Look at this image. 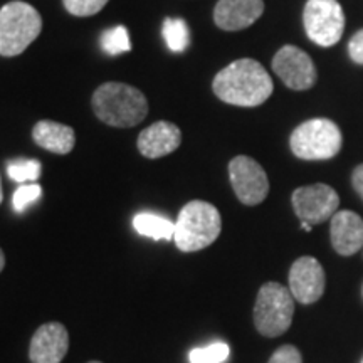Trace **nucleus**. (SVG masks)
<instances>
[{
	"mask_svg": "<svg viewBox=\"0 0 363 363\" xmlns=\"http://www.w3.org/2000/svg\"><path fill=\"white\" fill-rule=\"evenodd\" d=\"M340 197L337 190L326 184L299 187L293 194V207L301 222L321 224L338 212Z\"/></svg>",
	"mask_w": 363,
	"mask_h": 363,
	"instance_id": "obj_9",
	"label": "nucleus"
},
{
	"mask_svg": "<svg viewBox=\"0 0 363 363\" xmlns=\"http://www.w3.org/2000/svg\"><path fill=\"white\" fill-rule=\"evenodd\" d=\"M33 138L44 150L57 153V155H66L74 148L76 133L71 126L43 120L34 126Z\"/></svg>",
	"mask_w": 363,
	"mask_h": 363,
	"instance_id": "obj_16",
	"label": "nucleus"
},
{
	"mask_svg": "<svg viewBox=\"0 0 363 363\" xmlns=\"http://www.w3.org/2000/svg\"><path fill=\"white\" fill-rule=\"evenodd\" d=\"M4 266H6V256H4L2 249H0V272H2V269H4Z\"/></svg>",
	"mask_w": 363,
	"mask_h": 363,
	"instance_id": "obj_27",
	"label": "nucleus"
},
{
	"mask_svg": "<svg viewBox=\"0 0 363 363\" xmlns=\"http://www.w3.org/2000/svg\"><path fill=\"white\" fill-rule=\"evenodd\" d=\"M272 69L279 79L294 91L310 89L316 83V67L313 59L296 45H284L272 59Z\"/></svg>",
	"mask_w": 363,
	"mask_h": 363,
	"instance_id": "obj_10",
	"label": "nucleus"
},
{
	"mask_svg": "<svg viewBox=\"0 0 363 363\" xmlns=\"http://www.w3.org/2000/svg\"><path fill=\"white\" fill-rule=\"evenodd\" d=\"M40 167L39 160H12L7 163V174L11 180L17 182V184L24 185L27 182H35L40 177Z\"/></svg>",
	"mask_w": 363,
	"mask_h": 363,
	"instance_id": "obj_20",
	"label": "nucleus"
},
{
	"mask_svg": "<svg viewBox=\"0 0 363 363\" xmlns=\"http://www.w3.org/2000/svg\"><path fill=\"white\" fill-rule=\"evenodd\" d=\"M303 22L308 38L323 48L337 44L345 30V13L337 0H308Z\"/></svg>",
	"mask_w": 363,
	"mask_h": 363,
	"instance_id": "obj_7",
	"label": "nucleus"
},
{
	"mask_svg": "<svg viewBox=\"0 0 363 363\" xmlns=\"http://www.w3.org/2000/svg\"><path fill=\"white\" fill-rule=\"evenodd\" d=\"M4 199V192H2V182H0V202H2Z\"/></svg>",
	"mask_w": 363,
	"mask_h": 363,
	"instance_id": "obj_29",
	"label": "nucleus"
},
{
	"mask_svg": "<svg viewBox=\"0 0 363 363\" xmlns=\"http://www.w3.org/2000/svg\"><path fill=\"white\" fill-rule=\"evenodd\" d=\"M301 227L303 230H306V233H311V224H308V222H301Z\"/></svg>",
	"mask_w": 363,
	"mask_h": 363,
	"instance_id": "obj_28",
	"label": "nucleus"
},
{
	"mask_svg": "<svg viewBox=\"0 0 363 363\" xmlns=\"http://www.w3.org/2000/svg\"><path fill=\"white\" fill-rule=\"evenodd\" d=\"M101 48L110 54V56H116V54L131 51L130 35L126 27L115 26L111 27V29L104 30L101 35Z\"/></svg>",
	"mask_w": 363,
	"mask_h": 363,
	"instance_id": "obj_19",
	"label": "nucleus"
},
{
	"mask_svg": "<svg viewBox=\"0 0 363 363\" xmlns=\"http://www.w3.org/2000/svg\"><path fill=\"white\" fill-rule=\"evenodd\" d=\"M162 34L170 51L184 52L187 49L190 34L187 22L184 19H170V17L165 19L162 27Z\"/></svg>",
	"mask_w": 363,
	"mask_h": 363,
	"instance_id": "obj_18",
	"label": "nucleus"
},
{
	"mask_svg": "<svg viewBox=\"0 0 363 363\" xmlns=\"http://www.w3.org/2000/svg\"><path fill=\"white\" fill-rule=\"evenodd\" d=\"M362 363H363V358H362Z\"/></svg>",
	"mask_w": 363,
	"mask_h": 363,
	"instance_id": "obj_31",
	"label": "nucleus"
},
{
	"mask_svg": "<svg viewBox=\"0 0 363 363\" xmlns=\"http://www.w3.org/2000/svg\"><path fill=\"white\" fill-rule=\"evenodd\" d=\"M69 348V335L61 323H45L30 340L29 357L33 363H61Z\"/></svg>",
	"mask_w": 363,
	"mask_h": 363,
	"instance_id": "obj_12",
	"label": "nucleus"
},
{
	"mask_svg": "<svg viewBox=\"0 0 363 363\" xmlns=\"http://www.w3.org/2000/svg\"><path fill=\"white\" fill-rule=\"evenodd\" d=\"M229 345L224 342H216L202 348H194L190 352V363H224L229 358Z\"/></svg>",
	"mask_w": 363,
	"mask_h": 363,
	"instance_id": "obj_21",
	"label": "nucleus"
},
{
	"mask_svg": "<svg viewBox=\"0 0 363 363\" xmlns=\"http://www.w3.org/2000/svg\"><path fill=\"white\" fill-rule=\"evenodd\" d=\"M43 195V189L38 184H29V185H21L19 189L13 192L12 197V206L16 208V212H24L27 207L33 206L34 202H38Z\"/></svg>",
	"mask_w": 363,
	"mask_h": 363,
	"instance_id": "obj_22",
	"label": "nucleus"
},
{
	"mask_svg": "<svg viewBox=\"0 0 363 363\" xmlns=\"http://www.w3.org/2000/svg\"><path fill=\"white\" fill-rule=\"evenodd\" d=\"M348 54H350L352 61L357 65H363V29L353 35L348 43Z\"/></svg>",
	"mask_w": 363,
	"mask_h": 363,
	"instance_id": "obj_25",
	"label": "nucleus"
},
{
	"mask_svg": "<svg viewBox=\"0 0 363 363\" xmlns=\"http://www.w3.org/2000/svg\"><path fill=\"white\" fill-rule=\"evenodd\" d=\"M222 219L212 203L192 201L180 211L175 222V246L184 252H195L211 246L219 238Z\"/></svg>",
	"mask_w": 363,
	"mask_h": 363,
	"instance_id": "obj_3",
	"label": "nucleus"
},
{
	"mask_svg": "<svg viewBox=\"0 0 363 363\" xmlns=\"http://www.w3.org/2000/svg\"><path fill=\"white\" fill-rule=\"evenodd\" d=\"M133 227L138 234L157 240H170L174 239L175 234V222L158 214H152V212L136 214L133 219Z\"/></svg>",
	"mask_w": 363,
	"mask_h": 363,
	"instance_id": "obj_17",
	"label": "nucleus"
},
{
	"mask_svg": "<svg viewBox=\"0 0 363 363\" xmlns=\"http://www.w3.org/2000/svg\"><path fill=\"white\" fill-rule=\"evenodd\" d=\"M325 269L315 257L303 256L289 269V291L296 301L311 305L325 293Z\"/></svg>",
	"mask_w": 363,
	"mask_h": 363,
	"instance_id": "obj_11",
	"label": "nucleus"
},
{
	"mask_svg": "<svg viewBox=\"0 0 363 363\" xmlns=\"http://www.w3.org/2000/svg\"><path fill=\"white\" fill-rule=\"evenodd\" d=\"M40 13L30 4L9 2L0 9V56H19L39 38Z\"/></svg>",
	"mask_w": 363,
	"mask_h": 363,
	"instance_id": "obj_4",
	"label": "nucleus"
},
{
	"mask_svg": "<svg viewBox=\"0 0 363 363\" xmlns=\"http://www.w3.org/2000/svg\"><path fill=\"white\" fill-rule=\"evenodd\" d=\"M216 96L234 106H259L272 94V79L254 59H238L224 67L212 83Z\"/></svg>",
	"mask_w": 363,
	"mask_h": 363,
	"instance_id": "obj_1",
	"label": "nucleus"
},
{
	"mask_svg": "<svg viewBox=\"0 0 363 363\" xmlns=\"http://www.w3.org/2000/svg\"><path fill=\"white\" fill-rule=\"evenodd\" d=\"M267 363H303L301 353L293 345H284L272 353Z\"/></svg>",
	"mask_w": 363,
	"mask_h": 363,
	"instance_id": "obj_24",
	"label": "nucleus"
},
{
	"mask_svg": "<svg viewBox=\"0 0 363 363\" xmlns=\"http://www.w3.org/2000/svg\"><path fill=\"white\" fill-rule=\"evenodd\" d=\"M89 363H101V362H89Z\"/></svg>",
	"mask_w": 363,
	"mask_h": 363,
	"instance_id": "obj_30",
	"label": "nucleus"
},
{
	"mask_svg": "<svg viewBox=\"0 0 363 363\" xmlns=\"http://www.w3.org/2000/svg\"><path fill=\"white\" fill-rule=\"evenodd\" d=\"M342 131L331 120L313 118L301 123L291 133L289 145L301 160H328L342 148Z\"/></svg>",
	"mask_w": 363,
	"mask_h": 363,
	"instance_id": "obj_6",
	"label": "nucleus"
},
{
	"mask_svg": "<svg viewBox=\"0 0 363 363\" xmlns=\"http://www.w3.org/2000/svg\"><path fill=\"white\" fill-rule=\"evenodd\" d=\"M66 11L78 17H89L106 6L108 0H62Z\"/></svg>",
	"mask_w": 363,
	"mask_h": 363,
	"instance_id": "obj_23",
	"label": "nucleus"
},
{
	"mask_svg": "<svg viewBox=\"0 0 363 363\" xmlns=\"http://www.w3.org/2000/svg\"><path fill=\"white\" fill-rule=\"evenodd\" d=\"M93 110L103 123L116 128L140 125L148 115V103L140 89L125 83H104L94 91Z\"/></svg>",
	"mask_w": 363,
	"mask_h": 363,
	"instance_id": "obj_2",
	"label": "nucleus"
},
{
	"mask_svg": "<svg viewBox=\"0 0 363 363\" xmlns=\"http://www.w3.org/2000/svg\"><path fill=\"white\" fill-rule=\"evenodd\" d=\"M182 143V131L169 121H157L138 136V150L147 158H162L174 153Z\"/></svg>",
	"mask_w": 363,
	"mask_h": 363,
	"instance_id": "obj_15",
	"label": "nucleus"
},
{
	"mask_svg": "<svg viewBox=\"0 0 363 363\" xmlns=\"http://www.w3.org/2000/svg\"><path fill=\"white\" fill-rule=\"evenodd\" d=\"M331 246L342 256H353L363 246V219L352 211H338L331 217Z\"/></svg>",
	"mask_w": 363,
	"mask_h": 363,
	"instance_id": "obj_14",
	"label": "nucleus"
},
{
	"mask_svg": "<svg viewBox=\"0 0 363 363\" xmlns=\"http://www.w3.org/2000/svg\"><path fill=\"white\" fill-rule=\"evenodd\" d=\"M262 12V0H219L214 9V21L224 30H242L259 19Z\"/></svg>",
	"mask_w": 363,
	"mask_h": 363,
	"instance_id": "obj_13",
	"label": "nucleus"
},
{
	"mask_svg": "<svg viewBox=\"0 0 363 363\" xmlns=\"http://www.w3.org/2000/svg\"><path fill=\"white\" fill-rule=\"evenodd\" d=\"M294 298L289 288L279 283H266L257 293L254 305V325L264 337L274 338L291 326Z\"/></svg>",
	"mask_w": 363,
	"mask_h": 363,
	"instance_id": "obj_5",
	"label": "nucleus"
},
{
	"mask_svg": "<svg viewBox=\"0 0 363 363\" xmlns=\"http://www.w3.org/2000/svg\"><path fill=\"white\" fill-rule=\"evenodd\" d=\"M352 184H353V187H355L357 194L363 199V163H362V165H358L355 170H353Z\"/></svg>",
	"mask_w": 363,
	"mask_h": 363,
	"instance_id": "obj_26",
	"label": "nucleus"
},
{
	"mask_svg": "<svg viewBox=\"0 0 363 363\" xmlns=\"http://www.w3.org/2000/svg\"><path fill=\"white\" fill-rule=\"evenodd\" d=\"M230 184L238 199L246 206H257L269 194V180L262 167L251 157H235L229 163Z\"/></svg>",
	"mask_w": 363,
	"mask_h": 363,
	"instance_id": "obj_8",
	"label": "nucleus"
}]
</instances>
